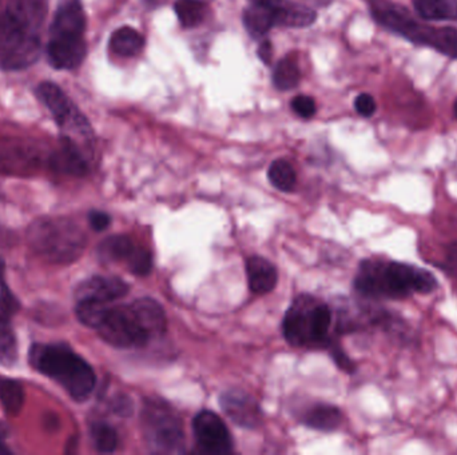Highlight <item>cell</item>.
I'll use <instances>...</instances> for the list:
<instances>
[{"label":"cell","instance_id":"39","mask_svg":"<svg viewBox=\"0 0 457 455\" xmlns=\"http://www.w3.org/2000/svg\"><path fill=\"white\" fill-rule=\"evenodd\" d=\"M89 221L95 231H103V230L107 229L111 224L110 216L103 213V211H92L89 216Z\"/></svg>","mask_w":457,"mask_h":455},{"label":"cell","instance_id":"28","mask_svg":"<svg viewBox=\"0 0 457 455\" xmlns=\"http://www.w3.org/2000/svg\"><path fill=\"white\" fill-rule=\"evenodd\" d=\"M268 177L271 184L281 192H292L297 181L295 169L284 160H277L272 163Z\"/></svg>","mask_w":457,"mask_h":455},{"label":"cell","instance_id":"31","mask_svg":"<svg viewBox=\"0 0 457 455\" xmlns=\"http://www.w3.org/2000/svg\"><path fill=\"white\" fill-rule=\"evenodd\" d=\"M91 439L95 449L100 452L115 451L118 446L117 431L105 422H97L91 426Z\"/></svg>","mask_w":457,"mask_h":455},{"label":"cell","instance_id":"35","mask_svg":"<svg viewBox=\"0 0 457 455\" xmlns=\"http://www.w3.org/2000/svg\"><path fill=\"white\" fill-rule=\"evenodd\" d=\"M327 348H329L330 354H332L335 365H337L341 370H344V372L350 373V374L356 372L355 362L347 356V353H345L340 346L335 345V342H329Z\"/></svg>","mask_w":457,"mask_h":455},{"label":"cell","instance_id":"7","mask_svg":"<svg viewBox=\"0 0 457 455\" xmlns=\"http://www.w3.org/2000/svg\"><path fill=\"white\" fill-rule=\"evenodd\" d=\"M41 55L39 35L28 30L0 10V67L22 70L34 65Z\"/></svg>","mask_w":457,"mask_h":455},{"label":"cell","instance_id":"32","mask_svg":"<svg viewBox=\"0 0 457 455\" xmlns=\"http://www.w3.org/2000/svg\"><path fill=\"white\" fill-rule=\"evenodd\" d=\"M428 46L449 57L457 58V31L453 28H432Z\"/></svg>","mask_w":457,"mask_h":455},{"label":"cell","instance_id":"41","mask_svg":"<svg viewBox=\"0 0 457 455\" xmlns=\"http://www.w3.org/2000/svg\"><path fill=\"white\" fill-rule=\"evenodd\" d=\"M273 47H272L271 42H264L263 44H261L260 49H258V57H260V59L263 60L264 63H266V65H269L272 60V57H273Z\"/></svg>","mask_w":457,"mask_h":455},{"label":"cell","instance_id":"17","mask_svg":"<svg viewBox=\"0 0 457 455\" xmlns=\"http://www.w3.org/2000/svg\"><path fill=\"white\" fill-rule=\"evenodd\" d=\"M50 162L55 170L71 176H83L89 168L81 145L67 137H63L62 147L51 155Z\"/></svg>","mask_w":457,"mask_h":455},{"label":"cell","instance_id":"37","mask_svg":"<svg viewBox=\"0 0 457 455\" xmlns=\"http://www.w3.org/2000/svg\"><path fill=\"white\" fill-rule=\"evenodd\" d=\"M355 107L356 111H358L361 116L369 118V116H372L376 113V100H374V98L372 97V95L360 94L356 98Z\"/></svg>","mask_w":457,"mask_h":455},{"label":"cell","instance_id":"30","mask_svg":"<svg viewBox=\"0 0 457 455\" xmlns=\"http://www.w3.org/2000/svg\"><path fill=\"white\" fill-rule=\"evenodd\" d=\"M17 358L18 342L10 322H0V364L12 366Z\"/></svg>","mask_w":457,"mask_h":455},{"label":"cell","instance_id":"25","mask_svg":"<svg viewBox=\"0 0 457 455\" xmlns=\"http://www.w3.org/2000/svg\"><path fill=\"white\" fill-rule=\"evenodd\" d=\"M0 402L7 414L18 415L25 402L22 385L18 380L0 378Z\"/></svg>","mask_w":457,"mask_h":455},{"label":"cell","instance_id":"33","mask_svg":"<svg viewBox=\"0 0 457 455\" xmlns=\"http://www.w3.org/2000/svg\"><path fill=\"white\" fill-rule=\"evenodd\" d=\"M4 264L0 258V322H10L12 317L20 309V302L15 298L14 294L7 287L4 280Z\"/></svg>","mask_w":457,"mask_h":455},{"label":"cell","instance_id":"8","mask_svg":"<svg viewBox=\"0 0 457 455\" xmlns=\"http://www.w3.org/2000/svg\"><path fill=\"white\" fill-rule=\"evenodd\" d=\"M97 330L105 342L118 349L144 348L152 341L133 305L108 308Z\"/></svg>","mask_w":457,"mask_h":455},{"label":"cell","instance_id":"18","mask_svg":"<svg viewBox=\"0 0 457 455\" xmlns=\"http://www.w3.org/2000/svg\"><path fill=\"white\" fill-rule=\"evenodd\" d=\"M274 10L276 25L287 26V27H308L316 20V12L305 4H292L288 0H273L271 2Z\"/></svg>","mask_w":457,"mask_h":455},{"label":"cell","instance_id":"4","mask_svg":"<svg viewBox=\"0 0 457 455\" xmlns=\"http://www.w3.org/2000/svg\"><path fill=\"white\" fill-rule=\"evenodd\" d=\"M33 250L50 263H73L86 247V235L74 222L63 218H42L28 231Z\"/></svg>","mask_w":457,"mask_h":455},{"label":"cell","instance_id":"1","mask_svg":"<svg viewBox=\"0 0 457 455\" xmlns=\"http://www.w3.org/2000/svg\"><path fill=\"white\" fill-rule=\"evenodd\" d=\"M355 290L366 298L404 299L429 294L437 279L427 270L401 262L364 261L355 278Z\"/></svg>","mask_w":457,"mask_h":455},{"label":"cell","instance_id":"40","mask_svg":"<svg viewBox=\"0 0 457 455\" xmlns=\"http://www.w3.org/2000/svg\"><path fill=\"white\" fill-rule=\"evenodd\" d=\"M114 410H115L117 414L120 415L130 414L131 410H133L130 399L125 398V396H121V398L114 404Z\"/></svg>","mask_w":457,"mask_h":455},{"label":"cell","instance_id":"2","mask_svg":"<svg viewBox=\"0 0 457 455\" xmlns=\"http://www.w3.org/2000/svg\"><path fill=\"white\" fill-rule=\"evenodd\" d=\"M30 362L39 373L59 383L75 401H86L94 391L97 383L94 370L68 346L34 345Z\"/></svg>","mask_w":457,"mask_h":455},{"label":"cell","instance_id":"29","mask_svg":"<svg viewBox=\"0 0 457 455\" xmlns=\"http://www.w3.org/2000/svg\"><path fill=\"white\" fill-rule=\"evenodd\" d=\"M274 86L282 91L295 89L300 82V70L292 59H284L276 66L273 74Z\"/></svg>","mask_w":457,"mask_h":455},{"label":"cell","instance_id":"43","mask_svg":"<svg viewBox=\"0 0 457 455\" xmlns=\"http://www.w3.org/2000/svg\"><path fill=\"white\" fill-rule=\"evenodd\" d=\"M454 115H456L457 118V100L456 103H454Z\"/></svg>","mask_w":457,"mask_h":455},{"label":"cell","instance_id":"21","mask_svg":"<svg viewBox=\"0 0 457 455\" xmlns=\"http://www.w3.org/2000/svg\"><path fill=\"white\" fill-rule=\"evenodd\" d=\"M343 414L333 404H319L311 407L303 414V425L319 431H333L341 425Z\"/></svg>","mask_w":457,"mask_h":455},{"label":"cell","instance_id":"27","mask_svg":"<svg viewBox=\"0 0 457 455\" xmlns=\"http://www.w3.org/2000/svg\"><path fill=\"white\" fill-rule=\"evenodd\" d=\"M174 10L184 27H195L205 20L206 6L201 0H177Z\"/></svg>","mask_w":457,"mask_h":455},{"label":"cell","instance_id":"22","mask_svg":"<svg viewBox=\"0 0 457 455\" xmlns=\"http://www.w3.org/2000/svg\"><path fill=\"white\" fill-rule=\"evenodd\" d=\"M134 247H136V243L131 238L126 237V235H113V237L106 238L98 246V256L106 263L128 261Z\"/></svg>","mask_w":457,"mask_h":455},{"label":"cell","instance_id":"23","mask_svg":"<svg viewBox=\"0 0 457 455\" xmlns=\"http://www.w3.org/2000/svg\"><path fill=\"white\" fill-rule=\"evenodd\" d=\"M144 49V38L131 27H122L111 35L110 50L120 57H136Z\"/></svg>","mask_w":457,"mask_h":455},{"label":"cell","instance_id":"36","mask_svg":"<svg viewBox=\"0 0 457 455\" xmlns=\"http://www.w3.org/2000/svg\"><path fill=\"white\" fill-rule=\"evenodd\" d=\"M292 108L301 118L309 119L316 114V103L311 98L300 95L295 97L292 102Z\"/></svg>","mask_w":457,"mask_h":455},{"label":"cell","instance_id":"19","mask_svg":"<svg viewBox=\"0 0 457 455\" xmlns=\"http://www.w3.org/2000/svg\"><path fill=\"white\" fill-rule=\"evenodd\" d=\"M131 305L152 340L163 335L166 332V316L162 306L157 301L152 298H139Z\"/></svg>","mask_w":457,"mask_h":455},{"label":"cell","instance_id":"14","mask_svg":"<svg viewBox=\"0 0 457 455\" xmlns=\"http://www.w3.org/2000/svg\"><path fill=\"white\" fill-rule=\"evenodd\" d=\"M371 10L372 15L380 25L393 33L401 34L406 38H408L409 34L417 25L408 10L392 4L390 0H371Z\"/></svg>","mask_w":457,"mask_h":455},{"label":"cell","instance_id":"44","mask_svg":"<svg viewBox=\"0 0 457 455\" xmlns=\"http://www.w3.org/2000/svg\"><path fill=\"white\" fill-rule=\"evenodd\" d=\"M316 4H325L324 0H316Z\"/></svg>","mask_w":457,"mask_h":455},{"label":"cell","instance_id":"15","mask_svg":"<svg viewBox=\"0 0 457 455\" xmlns=\"http://www.w3.org/2000/svg\"><path fill=\"white\" fill-rule=\"evenodd\" d=\"M4 12L33 33H39L47 15V0H2Z\"/></svg>","mask_w":457,"mask_h":455},{"label":"cell","instance_id":"42","mask_svg":"<svg viewBox=\"0 0 457 455\" xmlns=\"http://www.w3.org/2000/svg\"><path fill=\"white\" fill-rule=\"evenodd\" d=\"M250 2H252V4H271L272 0H250Z\"/></svg>","mask_w":457,"mask_h":455},{"label":"cell","instance_id":"24","mask_svg":"<svg viewBox=\"0 0 457 455\" xmlns=\"http://www.w3.org/2000/svg\"><path fill=\"white\" fill-rule=\"evenodd\" d=\"M414 9L427 20L457 18V0H414Z\"/></svg>","mask_w":457,"mask_h":455},{"label":"cell","instance_id":"9","mask_svg":"<svg viewBox=\"0 0 457 455\" xmlns=\"http://www.w3.org/2000/svg\"><path fill=\"white\" fill-rule=\"evenodd\" d=\"M38 98L49 108L50 113L62 129L63 137L78 143L79 137L86 139L90 135V126L86 118L79 113L67 95L51 82L39 84ZM79 145V143H78Z\"/></svg>","mask_w":457,"mask_h":455},{"label":"cell","instance_id":"38","mask_svg":"<svg viewBox=\"0 0 457 455\" xmlns=\"http://www.w3.org/2000/svg\"><path fill=\"white\" fill-rule=\"evenodd\" d=\"M441 269L448 272L449 275L457 277V240L449 243L445 251V258H444Z\"/></svg>","mask_w":457,"mask_h":455},{"label":"cell","instance_id":"3","mask_svg":"<svg viewBox=\"0 0 457 455\" xmlns=\"http://www.w3.org/2000/svg\"><path fill=\"white\" fill-rule=\"evenodd\" d=\"M84 30L86 15L81 2L66 0L55 14L47 46V55L52 67L73 70L82 65L87 54Z\"/></svg>","mask_w":457,"mask_h":455},{"label":"cell","instance_id":"12","mask_svg":"<svg viewBox=\"0 0 457 455\" xmlns=\"http://www.w3.org/2000/svg\"><path fill=\"white\" fill-rule=\"evenodd\" d=\"M219 404L225 414L237 426L256 428L261 425L263 412L260 404L247 391L231 388L219 396Z\"/></svg>","mask_w":457,"mask_h":455},{"label":"cell","instance_id":"26","mask_svg":"<svg viewBox=\"0 0 457 455\" xmlns=\"http://www.w3.org/2000/svg\"><path fill=\"white\" fill-rule=\"evenodd\" d=\"M108 308L110 306H107V303H103V302L83 299V301H78L76 317L87 327L97 330L105 319Z\"/></svg>","mask_w":457,"mask_h":455},{"label":"cell","instance_id":"34","mask_svg":"<svg viewBox=\"0 0 457 455\" xmlns=\"http://www.w3.org/2000/svg\"><path fill=\"white\" fill-rule=\"evenodd\" d=\"M129 270L136 275H147L153 270V256L147 248L137 246L126 261Z\"/></svg>","mask_w":457,"mask_h":455},{"label":"cell","instance_id":"13","mask_svg":"<svg viewBox=\"0 0 457 455\" xmlns=\"http://www.w3.org/2000/svg\"><path fill=\"white\" fill-rule=\"evenodd\" d=\"M130 287L125 280L117 277H91L83 280L76 287L75 296L78 301H90L110 303L115 299L122 298L129 293Z\"/></svg>","mask_w":457,"mask_h":455},{"label":"cell","instance_id":"11","mask_svg":"<svg viewBox=\"0 0 457 455\" xmlns=\"http://www.w3.org/2000/svg\"><path fill=\"white\" fill-rule=\"evenodd\" d=\"M43 153L22 140H0V173L28 176L43 163Z\"/></svg>","mask_w":457,"mask_h":455},{"label":"cell","instance_id":"10","mask_svg":"<svg viewBox=\"0 0 457 455\" xmlns=\"http://www.w3.org/2000/svg\"><path fill=\"white\" fill-rule=\"evenodd\" d=\"M193 430L198 446L206 454L225 455L233 450V441L224 420L213 412H198L193 420Z\"/></svg>","mask_w":457,"mask_h":455},{"label":"cell","instance_id":"6","mask_svg":"<svg viewBox=\"0 0 457 455\" xmlns=\"http://www.w3.org/2000/svg\"><path fill=\"white\" fill-rule=\"evenodd\" d=\"M145 436L153 451L178 454L185 450V435L178 414L170 404L157 398L145 402L142 410Z\"/></svg>","mask_w":457,"mask_h":455},{"label":"cell","instance_id":"20","mask_svg":"<svg viewBox=\"0 0 457 455\" xmlns=\"http://www.w3.org/2000/svg\"><path fill=\"white\" fill-rule=\"evenodd\" d=\"M244 25L250 35L260 38L276 25L274 10L269 4H252L245 10Z\"/></svg>","mask_w":457,"mask_h":455},{"label":"cell","instance_id":"16","mask_svg":"<svg viewBox=\"0 0 457 455\" xmlns=\"http://www.w3.org/2000/svg\"><path fill=\"white\" fill-rule=\"evenodd\" d=\"M247 275L249 288L255 294L271 293L276 287L279 272L268 259L263 256H250L247 261Z\"/></svg>","mask_w":457,"mask_h":455},{"label":"cell","instance_id":"5","mask_svg":"<svg viewBox=\"0 0 457 455\" xmlns=\"http://www.w3.org/2000/svg\"><path fill=\"white\" fill-rule=\"evenodd\" d=\"M332 311L314 296L303 294L293 301L282 322L285 340L295 348H325L329 345Z\"/></svg>","mask_w":457,"mask_h":455}]
</instances>
